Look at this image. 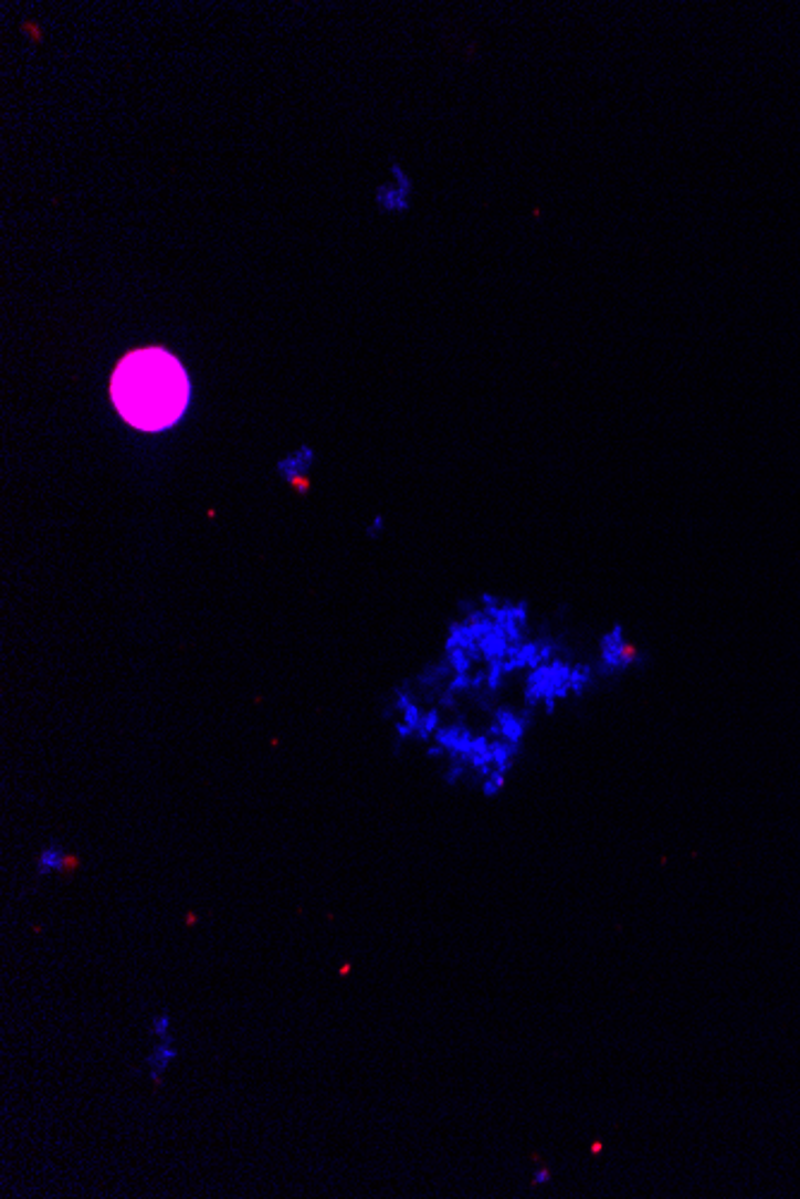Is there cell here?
I'll return each instance as SVG.
<instances>
[{
	"label": "cell",
	"instance_id": "obj_1",
	"mask_svg": "<svg viewBox=\"0 0 800 1199\" xmlns=\"http://www.w3.org/2000/svg\"><path fill=\"white\" fill-rule=\"evenodd\" d=\"M118 412L137 429L159 431L176 424L190 398L188 374L166 350H137L118 365L110 381Z\"/></svg>",
	"mask_w": 800,
	"mask_h": 1199
},
{
	"label": "cell",
	"instance_id": "obj_2",
	"mask_svg": "<svg viewBox=\"0 0 800 1199\" xmlns=\"http://www.w3.org/2000/svg\"><path fill=\"white\" fill-rule=\"evenodd\" d=\"M602 681L594 663L590 661H568L564 656H549L537 663L525 681V702L533 709H545L547 714L559 709L570 700H580L594 690Z\"/></svg>",
	"mask_w": 800,
	"mask_h": 1199
},
{
	"label": "cell",
	"instance_id": "obj_3",
	"mask_svg": "<svg viewBox=\"0 0 800 1199\" xmlns=\"http://www.w3.org/2000/svg\"><path fill=\"white\" fill-rule=\"evenodd\" d=\"M594 669L602 681H617L645 663V654L628 634L625 625L613 623L597 638L594 644Z\"/></svg>",
	"mask_w": 800,
	"mask_h": 1199
},
{
	"label": "cell",
	"instance_id": "obj_4",
	"mask_svg": "<svg viewBox=\"0 0 800 1199\" xmlns=\"http://www.w3.org/2000/svg\"><path fill=\"white\" fill-rule=\"evenodd\" d=\"M178 1061V1047H176V1037H168V1039H154V1044L147 1053V1077L154 1082V1085H161V1082L166 1080L168 1071L173 1067V1063Z\"/></svg>",
	"mask_w": 800,
	"mask_h": 1199
},
{
	"label": "cell",
	"instance_id": "obj_5",
	"mask_svg": "<svg viewBox=\"0 0 800 1199\" xmlns=\"http://www.w3.org/2000/svg\"><path fill=\"white\" fill-rule=\"evenodd\" d=\"M70 864H73V860H70V855L61 845H49V848L41 850L36 870H39L41 876H51V874L65 872Z\"/></svg>",
	"mask_w": 800,
	"mask_h": 1199
},
{
	"label": "cell",
	"instance_id": "obj_6",
	"mask_svg": "<svg viewBox=\"0 0 800 1199\" xmlns=\"http://www.w3.org/2000/svg\"><path fill=\"white\" fill-rule=\"evenodd\" d=\"M149 1034L151 1039L173 1037V1018H170V1013H156L149 1022Z\"/></svg>",
	"mask_w": 800,
	"mask_h": 1199
},
{
	"label": "cell",
	"instance_id": "obj_7",
	"mask_svg": "<svg viewBox=\"0 0 800 1199\" xmlns=\"http://www.w3.org/2000/svg\"><path fill=\"white\" fill-rule=\"evenodd\" d=\"M549 1180H551L549 1168H539V1171H535V1176H533V1186H535V1188H541V1186H547Z\"/></svg>",
	"mask_w": 800,
	"mask_h": 1199
}]
</instances>
